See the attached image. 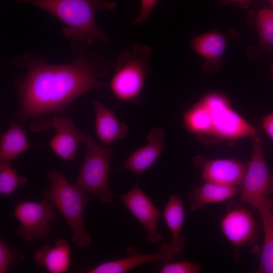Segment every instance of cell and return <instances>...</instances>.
Listing matches in <instances>:
<instances>
[{
    "instance_id": "1",
    "label": "cell",
    "mask_w": 273,
    "mask_h": 273,
    "mask_svg": "<svg viewBox=\"0 0 273 273\" xmlns=\"http://www.w3.org/2000/svg\"><path fill=\"white\" fill-rule=\"evenodd\" d=\"M73 59L64 64H52L26 52L12 63L27 69L22 77L13 81L18 107L13 121H26L34 132L48 129L52 119L63 115L70 104L91 89L109 87L100 79L109 73V63L86 51V46L72 41Z\"/></svg>"
},
{
    "instance_id": "2",
    "label": "cell",
    "mask_w": 273,
    "mask_h": 273,
    "mask_svg": "<svg viewBox=\"0 0 273 273\" xmlns=\"http://www.w3.org/2000/svg\"><path fill=\"white\" fill-rule=\"evenodd\" d=\"M36 6L53 15L65 24L62 32L67 38L86 47L96 38L104 42L108 35L99 27L96 14L101 10L114 11L117 4L107 0H14Z\"/></svg>"
},
{
    "instance_id": "3",
    "label": "cell",
    "mask_w": 273,
    "mask_h": 273,
    "mask_svg": "<svg viewBox=\"0 0 273 273\" xmlns=\"http://www.w3.org/2000/svg\"><path fill=\"white\" fill-rule=\"evenodd\" d=\"M47 175L50 185L42 192L43 198L55 206L64 217L72 231L74 243L81 248L88 246L92 238L85 228L84 212L90 198L75 185H71L57 170H49Z\"/></svg>"
},
{
    "instance_id": "4",
    "label": "cell",
    "mask_w": 273,
    "mask_h": 273,
    "mask_svg": "<svg viewBox=\"0 0 273 273\" xmlns=\"http://www.w3.org/2000/svg\"><path fill=\"white\" fill-rule=\"evenodd\" d=\"M152 54L150 46L138 44L120 53L115 65V73L109 84L118 100L134 104L141 101L145 79L151 69Z\"/></svg>"
},
{
    "instance_id": "5",
    "label": "cell",
    "mask_w": 273,
    "mask_h": 273,
    "mask_svg": "<svg viewBox=\"0 0 273 273\" xmlns=\"http://www.w3.org/2000/svg\"><path fill=\"white\" fill-rule=\"evenodd\" d=\"M83 143L86 152L83 155V160L74 185L84 193L97 197L101 202L111 203L112 197L115 196L108 184L113 149L98 146L89 134H86Z\"/></svg>"
},
{
    "instance_id": "6",
    "label": "cell",
    "mask_w": 273,
    "mask_h": 273,
    "mask_svg": "<svg viewBox=\"0 0 273 273\" xmlns=\"http://www.w3.org/2000/svg\"><path fill=\"white\" fill-rule=\"evenodd\" d=\"M200 99L210 113L211 138L235 141L258 133L254 126L231 107L228 99L221 94L207 93Z\"/></svg>"
},
{
    "instance_id": "7",
    "label": "cell",
    "mask_w": 273,
    "mask_h": 273,
    "mask_svg": "<svg viewBox=\"0 0 273 273\" xmlns=\"http://www.w3.org/2000/svg\"><path fill=\"white\" fill-rule=\"evenodd\" d=\"M250 138L252 155L236 206L248 204L255 208L263 200L273 197V173L266 163L259 135L257 133Z\"/></svg>"
},
{
    "instance_id": "8",
    "label": "cell",
    "mask_w": 273,
    "mask_h": 273,
    "mask_svg": "<svg viewBox=\"0 0 273 273\" xmlns=\"http://www.w3.org/2000/svg\"><path fill=\"white\" fill-rule=\"evenodd\" d=\"M13 214L20 223L18 235L27 241L45 238L57 216L54 205L44 198L40 202L19 203Z\"/></svg>"
},
{
    "instance_id": "9",
    "label": "cell",
    "mask_w": 273,
    "mask_h": 273,
    "mask_svg": "<svg viewBox=\"0 0 273 273\" xmlns=\"http://www.w3.org/2000/svg\"><path fill=\"white\" fill-rule=\"evenodd\" d=\"M118 197L144 228L148 240L152 243H158L162 237V233L157 229L161 212L138 183L128 193Z\"/></svg>"
},
{
    "instance_id": "10",
    "label": "cell",
    "mask_w": 273,
    "mask_h": 273,
    "mask_svg": "<svg viewBox=\"0 0 273 273\" xmlns=\"http://www.w3.org/2000/svg\"><path fill=\"white\" fill-rule=\"evenodd\" d=\"M194 165L202 170L206 182L225 186L240 187L245 176L247 164L231 159L207 160L202 156L194 159Z\"/></svg>"
},
{
    "instance_id": "11",
    "label": "cell",
    "mask_w": 273,
    "mask_h": 273,
    "mask_svg": "<svg viewBox=\"0 0 273 273\" xmlns=\"http://www.w3.org/2000/svg\"><path fill=\"white\" fill-rule=\"evenodd\" d=\"M241 206H236L229 210L220 222L223 235L237 248L253 244L256 240L259 228L252 214Z\"/></svg>"
},
{
    "instance_id": "12",
    "label": "cell",
    "mask_w": 273,
    "mask_h": 273,
    "mask_svg": "<svg viewBox=\"0 0 273 273\" xmlns=\"http://www.w3.org/2000/svg\"><path fill=\"white\" fill-rule=\"evenodd\" d=\"M126 257L102 263L89 269L87 273H124L140 265L154 262L170 261L174 253L170 244H162L156 252L142 254L137 252L131 246L126 248Z\"/></svg>"
},
{
    "instance_id": "13",
    "label": "cell",
    "mask_w": 273,
    "mask_h": 273,
    "mask_svg": "<svg viewBox=\"0 0 273 273\" xmlns=\"http://www.w3.org/2000/svg\"><path fill=\"white\" fill-rule=\"evenodd\" d=\"M52 126L56 131L50 142L53 151L64 161H73L79 143H83L86 134L81 132L72 120L64 115L53 118Z\"/></svg>"
},
{
    "instance_id": "14",
    "label": "cell",
    "mask_w": 273,
    "mask_h": 273,
    "mask_svg": "<svg viewBox=\"0 0 273 273\" xmlns=\"http://www.w3.org/2000/svg\"><path fill=\"white\" fill-rule=\"evenodd\" d=\"M230 34L213 31L193 37L191 45L195 52L204 59L202 69L207 73L219 71Z\"/></svg>"
},
{
    "instance_id": "15",
    "label": "cell",
    "mask_w": 273,
    "mask_h": 273,
    "mask_svg": "<svg viewBox=\"0 0 273 273\" xmlns=\"http://www.w3.org/2000/svg\"><path fill=\"white\" fill-rule=\"evenodd\" d=\"M146 138L147 144L132 153L121 166L136 175L148 169L160 157L165 148L164 131L162 127L153 128Z\"/></svg>"
},
{
    "instance_id": "16",
    "label": "cell",
    "mask_w": 273,
    "mask_h": 273,
    "mask_svg": "<svg viewBox=\"0 0 273 273\" xmlns=\"http://www.w3.org/2000/svg\"><path fill=\"white\" fill-rule=\"evenodd\" d=\"M273 201L271 199L261 201L255 207L262 220L264 232L261 247L254 245L253 253L257 255L259 265L256 272L273 273Z\"/></svg>"
},
{
    "instance_id": "17",
    "label": "cell",
    "mask_w": 273,
    "mask_h": 273,
    "mask_svg": "<svg viewBox=\"0 0 273 273\" xmlns=\"http://www.w3.org/2000/svg\"><path fill=\"white\" fill-rule=\"evenodd\" d=\"M93 107L96 134L104 147L126 137L128 131L127 125L123 121H119L113 111L97 100L93 102Z\"/></svg>"
},
{
    "instance_id": "18",
    "label": "cell",
    "mask_w": 273,
    "mask_h": 273,
    "mask_svg": "<svg viewBox=\"0 0 273 273\" xmlns=\"http://www.w3.org/2000/svg\"><path fill=\"white\" fill-rule=\"evenodd\" d=\"M71 247L64 238L58 239L54 246L42 245L34 253L37 265L51 273L67 271L71 265Z\"/></svg>"
},
{
    "instance_id": "19",
    "label": "cell",
    "mask_w": 273,
    "mask_h": 273,
    "mask_svg": "<svg viewBox=\"0 0 273 273\" xmlns=\"http://www.w3.org/2000/svg\"><path fill=\"white\" fill-rule=\"evenodd\" d=\"M239 186H225L209 182L194 187L187 195L191 211L202 210L208 204L220 203L240 194Z\"/></svg>"
},
{
    "instance_id": "20",
    "label": "cell",
    "mask_w": 273,
    "mask_h": 273,
    "mask_svg": "<svg viewBox=\"0 0 273 273\" xmlns=\"http://www.w3.org/2000/svg\"><path fill=\"white\" fill-rule=\"evenodd\" d=\"M163 216L172 236L170 248L174 254L180 253L186 242V237L181 233L185 213L182 198L178 193L170 196L163 210Z\"/></svg>"
},
{
    "instance_id": "21",
    "label": "cell",
    "mask_w": 273,
    "mask_h": 273,
    "mask_svg": "<svg viewBox=\"0 0 273 273\" xmlns=\"http://www.w3.org/2000/svg\"><path fill=\"white\" fill-rule=\"evenodd\" d=\"M29 146L26 131L22 126L14 122H11L9 128L1 134L0 163H11Z\"/></svg>"
},
{
    "instance_id": "22",
    "label": "cell",
    "mask_w": 273,
    "mask_h": 273,
    "mask_svg": "<svg viewBox=\"0 0 273 273\" xmlns=\"http://www.w3.org/2000/svg\"><path fill=\"white\" fill-rule=\"evenodd\" d=\"M186 128L201 141L206 142L211 133V117L206 106L200 99L184 114Z\"/></svg>"
},
{
    "instance_id": "23",
    "label": "cell",
    "mask_w": 273,
    "mask_h": 273,
    "mask_svg": "<svg viewBox=\"0 0 273 273\" xmlns=\"http://www.w3.org/2000/svg\"><path fill=\"white\" fill-rule=\"evenodd\" d=\"M259 42L258 50L270 51L273 49V8L258 11L255 20Z\"/></svg>"
},
{
    "instance_id": "24",
    "label": "cell",
    "mask_w": 273,
    "mask_h": 273,
    "mask_svg": "<svg viewBox=\"0 0 273 273\" xmlns=\"http://www.w3.org/2000/svg\"><path fill=\"white\" fill-rule=\"evenodd\" d=\"M11 163H0V194L9 197L12 196L20 186L28 182V178L17 173L16 169L11 166Z\"/></svg>"
},
{
    "instance_id": "25",
    "label": "cell",
    "mask_w": 273,
    "mask_h": 273,
    "mask_svg": "<svg viewBox=\"0 0 273 273\" xmlns=\"http://www.w3.org/2000/svg\"><path fill=\"white\" fill-rule=\"evenodd\" d=\"M201 264L184 261L169 262L163 261L160 267L161 273H197L202 268Z\"/></svg>"
},
{
    "instance_id": "26",
    "label": "cell",
    "mask_w": 273,
    "mask_h": 273,
    "mask_svg": "<svg viewBox=\"0 0 273 273\" xmlns=\"http://www.w3.org/2000/svg\"><path fill=\"white\" fill-rule=\"evenodd\" d=\"M15 256L13 248L0 240V273L7 271L9 266L15 262Z\"/></svg>"
},
{
    "instance_id": "27",
    "label": "cell",
    "mask_w": 273,
    "mask_h": 273,
    "mask_svg": "<svg viewBox=\"0 0 273 273\" xmlns=\"http://www.w3.org/2000/svg\"><path fill=\"white\" fill-rule=\"evenodd\" d=\"M157 1L158 0H140V12L132 22V25H137L146 22Z\"/></svg>"
},
{
    "instance_id": "28",
    "label": "cell",
    "mask_w": 273,
    "mask_h": 273,
    "mask_svg": "<svg viewBox=\"0 0 273 273\" xmlns=\"http://www.w3.org/2000/svg\"><path fill=\"white\" fill-rule=\"evenodd\" d=\"M261 122L264 131L273 140V113L264 116Z\"/></svg>"
},
{
    "instance_id": "29",
    "label": "cell",
    "mask_w": 273,
    "mask_h": 273,
    "mask_svg": "<svg viewBox=\"0 0 273 273\" xmlns=\"http://www.w3.org/2000/svg\"><path fill=\"white\" fill-rule=\"evenodd\" d=\"M252 0H222L225 4L235 3L242 8H247L249 6Z\"/></svg>"
},
{
    "instance_id": "30",
    "label": "cell",
    "mask_w": 273,
    "mask_h": 273,
    "mask_svg": "<svg viewBox=\"0 0 273 273\" xmlns=\"http://www.w3.org/2000/svg\"><path fill=\"white\" fill-rule=\"evenodd\" d=\"M271 8H273V0H267Z\"/></svg>"
},
{
    "instance_id": "31",
    "label": "cell",
    "mask_w": 273,
    "mask_h": 273,
    "mask_svg": "<svg viewBox=\"0 0 273 273\" xmlns=\"http://www.w3.org/2000/svg\"><path fill=\"white\" fill-rule=\"evenodd\" d=\"M271 75L272 78H273V66L271 68Z\"/></svg>"
}]
</instances>
